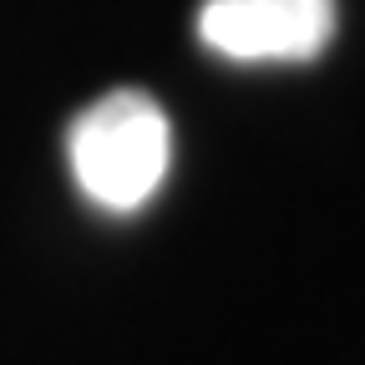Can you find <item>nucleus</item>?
<instances>
[{
  "label": "nucleus",
  "instance_id": "nucleus-1",
  "mask_svg": "<svg viewBox=\"0 0 365 365\" xmlns=\"http://www.w3.org/2000/svg\"><path fill=\"white\" fill-rule=\"evenodd\" d=\"M66 158L76 173V188L107 208V213H137L168 178L173 163V127L168 112L148 91H107L91 102L71 132H66Z\"/></svg>",
  "mask_w": 365,
  "mask_h": 365
},
{
  "label": "nucleus",
  "instance_id": "nucleus-2",
  "mask_svg": "<svg viewBox=\"0 0 365 365\" xmlns=\"http://www.w3.org/2000/svg\"><path fill=\"white\" fill-rule=\"evenodd\" d=\"M335 21V0H203L198 41L228 61H314Z\"/></svg>",
  "mask_w": 365,
  "mask_h": 365
}]
</instances>
